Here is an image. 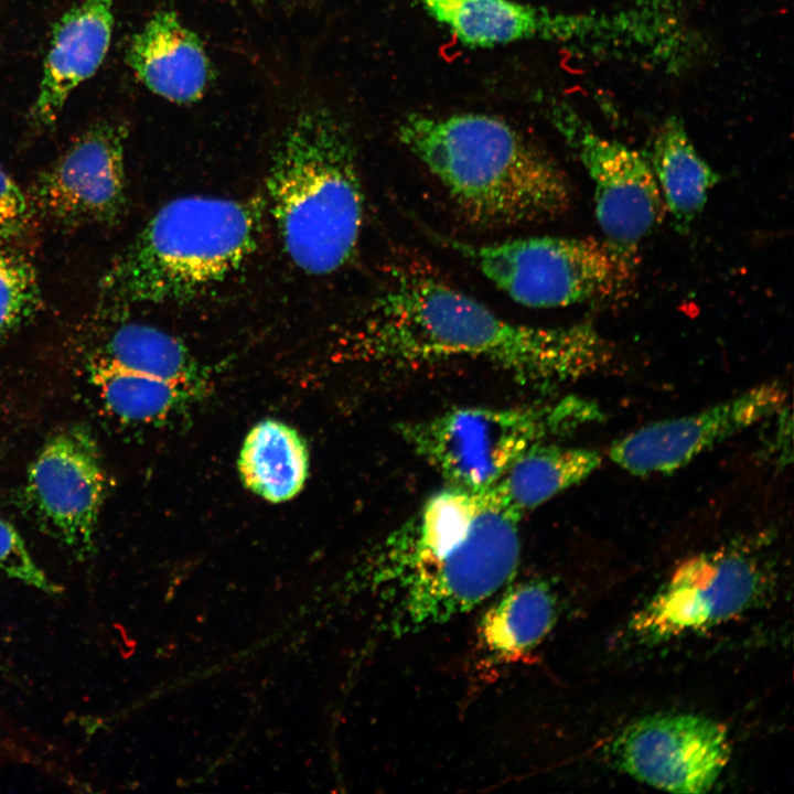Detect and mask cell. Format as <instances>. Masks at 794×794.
<instances>
[{"label":"cell","instance_id":"cell-1","mask_svg":"<svg viewBox=\"0 0 794 794\" xmlns=\"http://www.w3.org/2000/svg\"><path fill=\"white\" fill-rule=\"evenodd\" d=\"M347 345L356 358L387 365L451 358L489 362L538 388L591 375L613 356L591 322L556 328L517 324L419 271L394 273Z\"/></svg>","mask_w":794,"mask_h":794},{"label":"cell","instance_id":"cell-2","mask_svg":"<svg viewBox=\"0 0 794 794\" xmlns=\"http://www.w3.org/2000/svg\"><path fill=\"white\" fill-rule=\"evenodd\" d=\"M521 518L492 486L448 485L374 548L369 582L406 632L449 620L500 591L516 572Z\"/></svg>","mask_w":794,"mask_h":794},{"label":"cell","instance_id":"cell-3","mask_svg":"<svg viewBox=\"0 0 794 794\" xmlns=\"http://www.w3.org/2000/svg\"><path fill=\"white\" fill-rule=\"evenodd\" d=\"M397 135L476 225L546 221L570 207L571 189L561 169L497 117L410 115Z\"/></svg>","mask_w":794,"mask_h":794},{"label":"cell","instance_id":"cell-4","mask_svg":"<svg viewBox=\"0 0 794 794\" xmlns=\"http://www.w3.org/2000/svg\"><path fill=\"white\" fill-rule=\"evenodd\" d=\"M261 197L190 195L161 206L111 264L99 286V308L122 311L186 300L224 280L255 250Z\"/></svg>","mask_w":794,"mask_h":794},{"label":"cell","instance_id":"cell-5","mask_svg":"<svg viewBox=\"0 0 794 794\" xmlns=\"http://www.w3.org/2000/svg\"><path fill=\"white\" fill-rule=\"evenodd\" d=\"M271 212L288 256L312 275L352 257L363 224V192L344 125L329 110L299 114L279 142L267 180Z\"/></svg>","mask_w":794,"mask_h":794},{"label":"cell","instance_id":"cell-6","mask_svg":"<svg viewBox=\"0 0 794 794\" xmlns=\"http://www.w3.org/2000/svg\"><path fill=\"white\" fill-rule=\"evenodd\" d=\"M582 397L512 408L463 407L398 425L407 446L450 486L480 491L496 483L530 448L602 418Z\"/></svg>","mask_w":794,"mask_h":794},{"label":"cell","instance_id":"cell-7","mask_svg":"<svg viewBox=\"0 0 794 794\" xmlns=\"http://www.w3.org/2000/svg\"><path fill=\"white\" fill-rule=\"evenodd\" d=\"M497 288L529 308H562L620 291L634 267L603 240L536 236L492 244L447 239Z\"/></svg>","mask_w":794,"mask_h":794},{"label":"cell","instance_id":"cell-8","mask_svg":"<svg viewBox=\"0 0 794 794\" xmlns=\"http://www.w3.org/2000/svg\"><path fill=\"white\" fill-rule=\"evenodd\" d=\"M768 586V566L750 548L707 551L682 562L630 625L642 640L661 642L744 613Z\"/></svg>","mask_w":794,"mask_h":794},{"label":"cell","instance_id":"cell-9","mask_svg":"<svg viewBox=\"0 0 794 794\" xmlns=\"http://www.w3.org/2000/svg\"><path fill=\"white\" fill-rule=\"evenodd\" d=\"M107 476L94 436L71 426L54 433L31 463L24 489L29 508L50 536L78 559L95 549Z\"/></svg>","mask_w":794,"mask_h":794},{"label":"cell","instance_id":"cell-10","mask_svg":"<svg viewBox=\"0 0 794 794\" xmlns=\"http://www.w3.org/2000/svg\"><path fill=\"white\" fill-rule=\"evenodd\" d=\"M730 753L726 728L693 713L643 717L626 726L610 745V758L619 770L673 793L709 791Z\"/></svg>","mask_w":794,"mask_h":794},{"label":"cell","instance_id":"cell-11","mask_svg":"<svg viewBox=\"0 0 794 794\" xmlns=\"http://www.w3.org/2000/svg\"><path fill=\"white\" fill-rule=\"evenodd\" d=\"M121 125L99 122L77 137L33 182V212L65 226L108 225L127 206Z\"/></svg>","mask_w":794,"mask_h":794},{"label":"cell","instance_id":"cell-12","mask_svg":"<svg viewBox=\"0 0 794 794\" xmlns=\"http://www.w3.org/2000/svg\"><path fill=\"white\" fill-rule=\"evenodd\" d=\"M593 184L603 242L635 266L641 244L661 224L663 198L646 157L572 120H560Z\"/></svg>","mask_w":794,"mask_h":794},{"label":"cell","instance_id":"cell-13","mask_svg":"<svg viewBox=\"0 0 794 794\" xmlns=\"http://www.w3.org/2000/svg\"><path fill=\"white\" fill-rule=\"evenodd\" d=\"M785 389L763 383L695 414L645 425L610 449L611 460L634 475L672 473L702 452L779 414Z\"/></svg>","mask_w":794,"mask_h":794},{"label":"cell","instance_id":"cell-14","mask_svg":"<svg viewBox=\"0 0 794 794\" xmlns=\"http://www.w3.org/2000/svg\"><path fill=\"white\" fill-rule=\"evenodd\" d=\"M115 0H81L55 24L31 117L52 125L72 93L103 63L111 39Z\"/></svg>","mask_w":794,"mask_h":794},{"label":"cell","instance_id":"cell-15","mask_svg":"<svg viewBox=\"0 0 794 794\" xmlns=\"http://www.w3.org/2000/svg\"><path fill=\"white\" fill-rule=\"evenodd\" d=\"M127 61L148 89L178 104L200 99L212 81L200 39L172 11L155 13L133 36Z\"/></svg>","mask_w":794,"mask_h":794},{"label":"cell","instance_id":"cell-16","mask_svg":"<svg viewBox=\"0 0 794 794\" xmlns=\"http://www.w3.org/2000/svg\"><path fill=\"white\" fill-rule=\"evenodd\" d=\"M464 45L487 47L528 39H566L577 19L514 0H418Z\"/></svg>","mask_w":794,"mask_h":794},{"label":"cell","instance_id":"cell-17","mask_svg":"<svg viewBox=\"0 0 794 794\" xmlns=\"http://www.w3.org/2000/svg\"><path fill=\"white\" fill-rule=\"evenodd\" d=\"M647 160L673 226L679 233L689 230L719 174L698 153L677 117L664 121Z\"/></svg>","mask_w":794,"mask_h":794},{"label":"cell","instance_id":"cell-18","mask_svg":"<svg viewBox=\"0 0 794 794\" xmlns=\"http://www.w3.org/2000/svg\"><path fill=\"white\" fill-rule=\"evenodd\" d=\"M601 461L598 451L545 442L522 454L493 487L503 505L522 518L586 480Z\"/></svg>","mask_w":794,"mask_h":794},{"label":"cell","instance_id":"cell-19","mask_svg":"<svg viewBox=\"0 0 794 794\" xmlns=\"http://www.w3.org/2000/svg\"><path fill=\"white\" fill-rule=\"evenodd\" d=\"M309 469L307 446L290 426L273 419L247 434L238 459L244 484L268 502L292 498L302 489Z\"/></svg>","mask_w":794,"mask_h":794},{"label":"cell","instance_id":"cell-20","mask_svg":"<svg viewBox=\"0 0 794 794\" xmlns=\"http://www.w3.org/2000/svg\"><path fill=\"white\" fill-rule=\"evenodd\" d=\"M556 621V600L547 583L527 581L509 588L486 612L480 637L485 650L503 661L530 652Z\"/></svg>","mask_w":794,"mask_h":794},{"label":"cell","instance_id":"cell-21","mask_svg":"<svg viewBox=\"0 0 794 794\" xmlns=\"http://www.w3.org/2000/svg\"><path fill=\"white\" fill-rule=\"evenodd\" d=\"M89 376L107 409L126 422H154L200 398L186 387L147 373L122 367L101 356Z\"/></svg>","mask_w":794,"mask_h":794},{"label":"cell","instance_id":"cell-22","mask_svg":"<svg viewBox=\"0 0 794 794\" xmlns=\"http://www.w3.org/2000/svg\"><path fill=\"white\" fill-rule=\"evenodd\" d=\"M122 367L180 384L198 397L207 387V375L174 336L143 323L116 329L98 355Z\"/></svg>","mask_w":794,"mask_h":794},{"label":"cell","instance_id":"cell-23","mask_svg":"<svg viewBox=\"0 0 794 794\" xmlns=\"http://www.w3.org/2000/svg\"><path fill=\"white\" fill-rule=\"evenodd\" d=\"M10 244L0 240V344L31 320L42 305L32 262Z\"/></svg>","mask_w":794,"mask_h":794},{"label":"cell","instance_id":"cell-24","mask_svg":"<svg viewBox=\"0 0 794 794\" xmlns=\"http://www.w3.org/2000/svg\"><path fill=\"white\" fill-rule=\"evenodd\" d=\"M0 571L47 594L61 593V587L52 581L33 560L19 532L1 517Z\"/></svg>","mask_w":794,"mask_h":794},{"label":"cell","instance_id":"cell-25","mask_svg":"<svg viewBox=\"0 0 794 794\" xmlns=\"http://www.w3.org/2000/svg\"><path fill=\"white\" fill-rule=\"evenodd\" d=\"M32 206L29 197L0 168V240L12 243L28 228Z\"/></svg>","mask_w":794,"mask_h":794},{"label":"cell","instance_id":"cell-26","mask_svg":"<svg viewBox=\"0 0 794 794\" xmlns=\"http://www.w3.org/2000/svg\"><path fill=\"white\" fill-rule=\"evenodd\" d=\"M248 1H251V2H254V3H256V4L262 2V0H248Z\"/></svg>","mask_w":794,"mask_h":794}]
</instances>
